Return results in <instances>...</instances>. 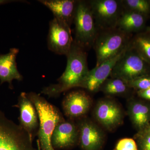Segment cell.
<instances>
[{"label": "cell", "instance_id": "1", "mask_svg": "<svg viewBox=\"0 0 150 150\" xmlns=\"http://www.w3.org/2000/svg\"><path fill=\"white\" fill-rule=\"evenodd\" d=\"M67 65L58 83L43 89L41 93L49 97H57L62 93L81 86L89 71L86 51L73 42L67 55Z\"/></svg>", "mask_w": 150, "mask_h": 150}, {"label": "cell", "instance_id": "2", "mask_svg": "<svg viewBox=\"0 0 150 150\" xmlns=\"http://www.w3.org/2000/svg\"><path fill=\"white\" fill-rule=\"evenodd\" d=\"M27 95L36 108L40 121L37 142L40 150H55L51 139L56 125L65 120L62 113L55 106L39 95L33 92Z\"/></svg>", "mask_w": 150, "mask_h": 150}, {"label": "cell", "instance_id": "3", "mask_svg": "<svg viewBox=\"0 0 150 150\" xmlns=\"http://www.w3.org/2000/svg\"><path fill=\"white\" fill-rule=\"evenodd\" d=\"M132 34L117 28L98 30L93 48L95 51L98 67L123 51L129 45Z\"/></svg>", "mask_w": 150, "mask_h": 150}, {"label": "cell", "instance_id": "4", "mask_svg": "<svg viewBox=\"0 0 150 150\" xmlns=\"http://www.w3.org/2000/svg\"><path fill=\"white\" fill-rule=\"evenodd\" d=\"M74 23V42L86 51L93 48L98 33L88 1H78Z\"/></svg>", "mask_w": 150, "mask_h": 150}, {"label": "cell", "instance_id": "5", "mask_svg": "<svg viewBox=\"0 0 150 150\" xmlns=\"http://www.w3.org/2000/svg\"><path fill=\"white\" fill-rule=\"evenodd\" d=\"M33 139L20 124L0 111V150H39L33 146Z\"/></svg>", "mask_w": 150, "mask_h": 150}, {"label": "cell", "instance_id": "6", "mask_svg": "<svg viewBox=\"0 0 150 150\" xmlns=\"http://www.w3.org/2000/svg\"><path fill=\"white\" fill-rule=\"evenodd\" d=\"M150 67V65L129 44L112 69L110 76L121 79L129 83L137 78L148 75Z\"/></svg>", "mask_w": 150, "mask_h": 150}, {"label": "cell", "instance_id": "7", "mask_svg": "<svg viewBox=\"0 0 150 150\" xmlns=\"http://www.w3.org/2000/svg\"><path fill=\"white\" fill-rule=\"evenodd\" d=\"M88 1L98 31L116 28L123 10L121 0Z\"/></svg>", "mask_w": 150, "mask_h": 150}, {"label": "cell", "instance_id": "8", "mask_svg": "<svg viewBox=\"0 0 150 150\" xmlns=\"http://www.w3.org/2000/svg\"><path fill=\"white\" fill-rule=\"evenodd\" d=\"M74 42L71 27L54 18L49 23L48 36V49L55 54L66 55L69 53Z\"/></svg>", "mask_w": 150, "mask_h": 150}, {"label": "cell", "instance_id": "9", "mask_svg": "<svg viewBox=\"0 0 150 150\" xmlns=\"http://www.w3.org/2000/svg\"><path fill=\"white\" fill-rule=\"evenodd\" d=\"M94 115L98 122L107 130L115 129L123 122L122 108L117 103L110 98L98 101L95 108Z\"/></svg>", "mask_w": 150, "mask_h": 150}, {"label": "cell", "instance_id": "10", "mask_svg": "<svg viewBox=\"0 0 150 150\" xmlns=\"http://www.w3.org/2000/svg\"><path fill=\"white\" fill-rule=\"evenodd\" d=\"M128 46L117 56L89 70L81 88L86 89L88 91L92 93L99 91L103 84L110 76L115 64L123 56Z\"/></svg>", "mask_w": 150, "mask_h": 150}, {"label": "cell", "instance_id": "11", "mask_svg": "<svg viewBox=\"0 0 150 150\" xmlns=\"http://www.w3.org/2000/svg\"><path fill=\"white\" fill-rule=\"evenodd\" d=\"M79 132L74 123L65 120L56 125L52 134V145L54 149H65L74 146L79 142Z\"/></svg>", "mask_w": 150, "mask_h": 150}, {"label": "cell", "instance_id": "12", "mask_svg": "<svg viewBox=\"0 0 150 150\" xmlns=\"http://www.w3.org/2000/svg\"><path fill=\"white\" fill-rule=\"evenodd\" d=\"M91 97L83 91H75L65 97L62 107L65 115L71 118H80L86 115L91 107Z\"/></svg>", "mask_w": 150, "mask_h": 150}, {"label": "cell", "instance_id": "13", "mask_svg": "<svg viewBox=\"0 0 150 150\" xmlns=\"http://www.w3.org/2000/svg\"><path fill=\"white\" fill-rule=\"evenodd\" d=\"M79 132V142L83 150H99L104 144V133L93 122L83 120L78 126Z\"/></svg>", "mask_w": 150, "mask_h": 150}, {"label": "cell", "instance_id": "14", "mask_svg": "<svg viewBox=\"0 0 150 150\" xmlns=\"http://www.w3.org/2000/svg\"><path fill=\"white\" fill-rule=\"evenodd\" d=\"M20 125L32 137L35 136L38 126V115L36 108L27 93L22 92L18 98Z\"/></svg>", "mask_w": 150, "mask_h": 150}, {"label": "cell", "instance_id": "15", "mask_svg": "<svg viewBox=\"0 0 150 150\" xmlns=\"http://www.w3.org/2000/svg\"><path fill=\"white\" fill-rule=\"evenodd\" d=\"M19 52L17 48H11L5 54H0V81L1 84L8 83L10 88L12 89V81H21L22 76L18 70L16 59Z\"/></svg>", "mask_w": 150, "mask_h": 150}, {"label": "cell", "instance_id": "16", "mask_svg": "<svg viewBox=\"0 0 150 150\" xmlns=\"http://www.w3.org/2000/svg\"><path fill=\"white\" fill-rule=\"evenodd\" d=\"M38 1L52 11L54 18L71 27L74 23L78 1L40 0Z\"/></svg>", "mask_w": 150, "mask_h": 150}, {"label": "cell", "instance_id": "17", "mask_svg": "<svg viewBox=\"0 0 150 150\" xmlns=\"http://www.w3.org/2000/svg\"><path fill=\"white\" fill-rule=\"evenodd\" d=\"M128 113L132 123L140 131L150 125V107L140 101L132 100L128 105Z\"/></svg>", "mask_w": 150, "mask_h": 150}, {"label": "cell", "instance_id": "18", "mask_svg": "<svg viewBox=\"0 0 150 150\" xmlns=\"http://www.w3.org/2000/svg\"><path fill=\"white\" fill-rule=\"evenodd\" d=\"M145 22V16L141 14L123 10L119 17L116 28L122 31L132 34L143 28Z\"/></svg>", "mask_w": 150, "mask_h": 150}, {"label": "cell", "instance_id": "19", "mask_svg": "<svg viewBox=\"0 0 150 150\" xmlns=\"http://www.w3.org/2000/svg\"><path fill=\"white\" fill-rule=\"evenodd\" d=\"M129 46L150 65V32L146 31L131 38Z\"/></svg>", "mask_w": 150, "mask_h": 150}, {"label": "cell", "instance_id": "20", "mask_svg": "<svg viewBox=\"0 0 150 150\" xmlns=\"http://www.w3.org/2000/svg\"><path fill=\"white\" fill-rule=\"evenodd\" d=\"M131 88L125 81L116 78H108L100 87L101 91L109 96H124L128 94Z\"/></svg>", "mask_w": 150, "mask_h": 150}, {"label": "cell", "instance_id": "21", "mask_svg": "<svg viewBox=\"0 0 150 150\" xmlns=\"http://www.w3.org/2000/svg\"><path fill=\"white\" fill-rule=\"evenodd\" d=\"M123 9L145 16L150 11V3L146 0H121Z\"/></svg>", "mask_w": 150, "mask_h": 150}, {"label": "cell", "instance_id": "22", "mask_svg": "<svg viewBox=\"0 0 150 150\" xmlns=\"http://www.w3.org/2000/svg\"><path fill=\"white\" fill-rule=\"evenodd\" d=\"M148 75L142 76L129 83L131 88L138 91L144 90L150 88V76Z\"/></svg>", "mask_w": 150, "mask_h": 150}, {"label": "cell", "instance_id": "23", "mask_svg": "<svg viewBox=\"0 0 150 150\" xmlns=\"http://www.w3.org/2000/svg\"><path fill=\"white\" fill-rule=\"evenodd\" d=\"M138 150H150V130L141 131L137 137Z\"/></svg>", "mask_w": 150, "mask_h": 150}, {"label": "cell", "instance_id": "24", "mask_svg": "<svg viewBox=\"0 0 150 150\" xmlns=\"http://www.w3.org/2000/svg\"><path fill=\"white\" fill-rule=\"evenodd\" d=\"M115 150H138L136 142L131 138H124L118 141Z\"/></svg>", "mask_w": 150, "mask_h": 150}, {"label": "cell", "instance_id": "25", "mask_svg": "<svg viewBox=\"0 0 150 150\" xmlns=\"http://www.w3.org/2000/svg\"><path fill=\"white\" fill-rule=\"evenodd\" d=\"M137 93L140 97L150 100V88L144 90L138 91Z\"/></svg>", "mask_w": 150, "mask_h": 150}, {"label": "cell", "instance_id": "26", "mask_svg": "<svg viewBox=\"0 0 150 150\" xmlns=\"http://www.w3.org/2000/svg\"><path fill=\"white\" fill-rule=\"evenodd\" d=\"M14 1H11V0H0V6L2 5L6 4Z\"/></svg>", "mask_w": 150, "mask_h": 150}, {"label": "cell", "instance_id": "27", "mask_svg": "<svg viewBox=\"0 0 150 150\" xmlns=\"http://www.w3.org/2000/svg\"><path fill=\"white\" fill-rule=\"evenodd\" d=\"M146 31H150V27H148L147 28Z\"/></svg>", "mask_w": 150, "mask_h": 150}, {"label": "cell", "instance_id": "28", "mask_svg": "<svg viewBox=\"0 0 150 150\" xmlns=\"http://www.w3.org/2000/svg\"><path fill=\"white\" fill-rule=\"evenodd\" d=\"M147 129H149V130H150V126H149V127H148V128H147Z\"/></svg>", "mask_w": 150, "mask_h": 150}, {"label": "cell", "instance_id": "29", "mask_svg": "<svg viewBox=\"0 0 150 150\" xmlns=\"http://www.w3.org/2000/svg\"><path fill=\"white\" fill-rule=\"evenodd\" d=\"M149 2H150V1H149Z\"/></svg>", "mask_w": 150, "mask_h": 150}]
</instances>
